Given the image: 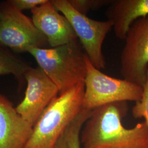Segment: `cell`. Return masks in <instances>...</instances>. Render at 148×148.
<instances>
[{"label":"cell","mask_w":148,"mask_h":148,"mask_svg":"<svg viewBox=\"0 0 148 148\" xmlns=\"http://www.w3.org/2000/svg\"><path fill=\"white\" fill-rule=\"evenodd\" d=\"M127 102L108 104L92 110L81 130L83 148H148L145 121L126 128L122 123L127 114Z\"/></svg>","instance_id":"obj_1"},{"label":"cell","mask_w":148,"mask_h":148,"mask_svg":"<svg viewBox=\"0 0 148 148\" xmlns=\"http://www.w3.org/2000/svg\"><path fill=\"white\" fill-rule=\"evenodd\" d=\"M84 82L59 95L33 127L24 148H56L64 131L83 109Z\"/></svg>","instance_id":"obj_2"},{"label":"cell","mask_w":148,"mask_h":148,"mask_svg":"<svg viewBox=\"0 0 148 148\" xmlns=\"http://www.w3.org/2000/svg\"><path fill=\"white\" fill-rule=\"evenodd\" d=\"M27 52L57 86L59 95L84 82L87 55L78 40L57 47L30 48Z\"/></svg>","instance_id":"obj_3"},{"label":"cell","mask_w":148,"mask_h":148,"mask_svg":"<svg viewBox=\"0 0 148 148\" xmlns=\"http://www.w3.org/2000/svg\"><path fill=\"white\" fill-rule=\"evenodd\" d=\"M83 108L92 110L108 104L117 102H137L143 95V87L125 79H118L101 72L87 56Z\"/></svg>","instance_id":"obj_4"},{"label":"cell","mask_w":148,"mask_h":148,"mask_svg":"<svg viewBox=\"0 0 148 148\" xmlns=\"http://www.w3.org/2000/svg\"><path fill=\"white\" fill-rule=\"evenodd\" d=\"M51 2L70 23L91 63L97 69H105L106 62L102 47L107 34L112 29V22L96 21L81 14L70 5L69 0Z\"/></svg>","instance_id":"obj_5"},{"label":"cell","mask_w":148,"mask_h":148,"mask_svg":"<svg viewBox=\"0 0 148 148\" xmlns=\"http://www.w3.org/2000/svg\"><path fill=\"white\" fill-rule=\"evenodd\" d=\"M0 46L13 53L27 52L30 48H46L47 40L32 19L17 9L10 1L0 5Z\"/></svg>","instance_id":"obj_6"},{"label":"cell","mask_w":148,"mask_h":148,"mask_svg":"<svg viewBox=\"0 0 148 148\" xmlns=\"http://www.w3.org/2000/svg\"><path fill=\"white\" fill-rule=\"evenodd\" d=\"M125 40L120 73L123 79L143 87L148 70V16L133 24Z\"/></svg>","instance_id":"obj_7"},{"label":"cell","mask_w":148,"mask_h":148,"mask_svg":"<svg viewBox=\"0 0 148 148\" xmlns=\"http://www.w3.org/2000/svg\"><path fill=\"white\" fill-rule=\"evenodd\" d=\"M27 88L17 112L34 126L45 110L59 95L57 86L40 67H30L24 75Z\"/></svg>","instance_id":"obj_8"},{"label":"cell","mask_w":148,"mask_h":148,"mask_svg":"<svg viewBox=\"0 0 148 148\" xmlns=\"http://www.w3.org/2000/svg\"><path fill=\"white\" fill-rule=\"evenodd\" d=\"M32 20L37 29L46 37L51 48L78 40L68 19L60 14L51 1L32 10Z\"/></svg>","instance_id":"obj_9"},{"label":"cell","mask_w":148,"mask_h":148,"mask_svg":"<svg viewBox=\"0 0 148 148\" xmlns=\"http://www.w3.org/2000/svg\"><path fill=\"white\" fill-rule=\"evenodd\" d=\"M33 126L17 112L5 95L0 94V148H24Z\"/></svg>","instance_id":"obj_10"},{"label":"cell","mask_w":148,"mask_h":148,"mask_svg":"<svg viewBox=\"0 0 148 148\" xmlns=\"http://www.w3.org/2000/svg\"><path fill=\"white\" fill-rule=\"evenodd\" d=\"M106 11L108 21L117 38L125 40L133 24L139 18L148 16V0H114Z\"/></svg>","instance_id":"obj_11"},{"label":"cell","mask_w":148,"mask_h":148,"mask_svg":"<svg viewBox=\"0 0 148 148\" xmlns=\"http://www.w3.org/2000/svg\"><path fill=\"white\" fill-rule=\"evenodd\" d=\"M30 66L7 48L0 46V75H13L23 86L24 75Z\"/></svg>","instance_id":"obj_12"},{"label":"cell","mask_w":148,"mask_h":148,"mask_svg":"<svg viewBox=\"0 0 148 148\" xmlns=\"http://www.w3.org/2000/svg\"><path fill=\"white\" fill-rule=\"evenodd\" d=\"M91 111L83 108L59 138L56 148H82L80 142L81 131L89 118Z\"/></svg>","instance_id":"obj_13"},{"label":"cell","mask_w":148,"mask_h":148,"mask_svg":"<svg viewBox=\"0 0 148 148\" xmlns=\"http://www.w3.org/2000/svg\"><path fill=\"white\" fill-rule=\"evenodd\" d=\"M70 5L81 14L87 16L90 11L99 10L102 7L109 5L111 0H69Z\"/></svg>","instance_id":"obj_14"},{"label":"cell","mask_w":148,"mask_h":148,"mask_svg":"<svg viewBox=\"0 0 148 148\" xmlns=\"http://www.w3.org/2000/svg\"><path fill=\"white\" fill-rule=\"evenodd\" d=\"M132 114L135 119L144 118L148 126V70L147 79L143 86L142 98L133 106Z\"/></svg>","instance_id":"obj_15"},{"label":"cell","mask_w":148,"mask_h":148,"mask_svg":"<svg viewBox=\"0 0 148 148\" xmlns=\"http://www.w3.org/2000/svg\"><path fill=\"white\" fill-rule=\"evenodd\" d=\"M47 0H11V3L21 11L34 9L41 5Z\"/></svg>","instance_id":"obj_16"},{"label":"cell","mask_w":148,"mask_h":148,"mask_svg":"<svg viewBox=\"0 0 148 148\" xmlns=\"http://www.w3.org/2000/svg\"><path fill=\"white\" fill-rule=\"evenodd\" d=\"M1 18H2V12H1V11L0 10V20H1Z\"/></svg>","instance_id":"obj_17"}]
</instances>
